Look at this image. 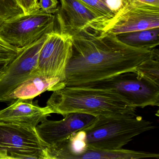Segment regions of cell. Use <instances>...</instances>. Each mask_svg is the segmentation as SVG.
<instances>
[{
  "mask_svg": "<svg viewBox=\"0 0 159 159\" xmlns=\"http://www.w3.org/2000/svg\"><path fill=\"white\" fill-rule=\"evenodd\" d=\"M152 50L128 46L110 32H83L72 37V52L66 70L65 87L97 81L134 71Z\"/></svg>",
  "mask_w": 159,
  "mask_h": 159,
  "instance_id": "1",
  "label": "cell"
},
{
  "mask_svg": "<svg viewBox=\"0 0 159 159\" xmlns=\"http://www.w3.org/2000/svg\"><path fill=\"white\" fill-rule=\"evenodd\" d=\"M152 122L136 114L98 116L95 121L84 130L65 139L61 145V158L87 147L103 150L118 149L135 137L152 130Z\"/></svg>",
  "mask_w": 159,
  "mask_h": 159,
  "instance_id": "2",
  "label": "cell"
},
{
  "mask_svg": "<svg viewBox=\"0 0 159 159\" xmlns=\"http://www.w3.org/2000/svg\"><path fill=\"white\" fill-rule=\"evenodd\" d=\"M53 92L46 106L64 117L72 112L95 116L135 114L136 108L108 91L65 87Z\"/></svg>",
  "mask_w": 159,
  "mask_h": 159,
  "instance_id": "3",
  "label": "cell"
},
{
  "mask_svg": "<svg viewBox=\"0 0 159 159\" xmlns=\"http://www.w3.org/2000/svg\"><path fill=\"white\" fill-rule=\"evenodd\" d=\"M71 87L108 91L120 96L135 108L159 107V86L128 71L101 80L77 84Z\"/></svg>",
  "mask_w": 159,
  "mask_h": 159,
  "instance_id": "4",
  "label": "cell"
},
{
  "mask_svg": "<svg viewBox=\"0 0 159 159\" xmlns=\"http://www.w3.org/2000/svg\"><path fill=\"white\" fill-rule=\"evenodd\" d=\"M55 16L41 9L24 14L3 25L0 39L17 48L26 47L55 31Z\"/></svg>",
  "mask_w": 159,
  "mask_h": 159,
  "instance_id": "5",
  "label": "cell"
},
{
  "mask_svg": "<svg viewBox=\"0 0 159 159\" xmlns=\"http://www.w3.org/2000/svg\"><path fill=\"white\" fill-rule=\"evenodd\" d=\"M47 146L36 128L0 121V159H43Z\"/></svg>",
  "mask_w": 159,
  "mask_h": 159,
  "instance_id": "6",
  "label": "cell"
},
{
  "mask_svg": "<svg viewBox=\"0 0 159 159\" xmlns=\"http://www.w3.org/2000/svg\"><path fill=\"white\" fill-rule=\"evenodd\" d=\"M115 15L104 25L102 32L118 35L159 27V7L138 2L120 0Z\"/></svg>",
  "mask_w": 159,
  "mask_h": 159,
  "instance_id": "7",
  "label": "cell"
},
{
  "mask_svg": "<svg viewBox=\"0 0 159 159\" xmlns=\"http://www.w3.org/2000/svg\"><path fill=\"white\" fill-rule=\"evenodd\" d=\"M48 35L21 48L17 56L8 64L6 71L0 78V102H6L7 97L14 90L38 72L40 52Z\"/></svg>",
  "mask_w": 159,
  "mask_h": 159,
  "instance_id": "8",
  "label": "cell"
},
{
  "mask_svg": "<svg viewBox=\"0 0 159 159\" xmlns=\"http://www.w3.org/2000/svg\"><path fill=\"white\" fill-rule=\"evenodd\" d=\"M71 52L72 37L55 30L48 34L42 47L38 71L44 76L59 78L64 85L66 68Z\"/></svg>",
  "mask_w": 159,
  "mask_h": 159,
  "instance_id": "9",
  "label": "cell"
},
{
  "mask_svg": "<svg viewBox=\"0 0 159 159\" xmlns=\"http://www.w3.org/2000/svg\"><path fill=\"white\" fill-rule=\"evenodd\" d=\"M61 6L56 12L60 34L72 37L83 32L99 33L100 17L80 0H60Z\"/></svg>",
  "mask_w": 159,
  "mask_h": 159,
  "instance_id": "10",
  "label": "cell"
},
{
  "mask_svg": "<svg viewBox=\"0 0 159 159\" xmlns=\"http://www.w3.org/2000/svg\"><path fill=\"white\" fill-rule=\"evenodd\" d=\"M58 121L44 120L36 127L40 138L47 146L69 137L92 125L98 116L81 112H72Z\"/></svg>",
  "mask_w": 159,
  "mask_h": 159,
  "instance_id": "11",
  "label": "cell"
},
{
  "mask_svg": "<svg viewBox=\"0 0 159 159\" xmlns=\"http://www.w3.org/2000/svg\"><path fill=\"white\" fill-rule=\"evenodd\" d=\"M34 98H18L6 108L0 110V121L36 128L54 113L49 107H40Z\"/></svg>",
  "mask_w": 159,
  "mask_h": 159,
  "instance_id": "12",
  "label": "cell"
},
{
  "mask_svg": "<svg viewBox=\"0 0 159 159\" xmlns=\"http://www.w3.org/2000/svg\"><path fill=\"white\" fill-rule=\"evenodd\" d=\"M63 86L59 78L44 76L38 71L14 90L8 96L6 102L18 98H34L46 91L54 92L63 88Z\"/></svg>",
  "mask_w": 159,
  "mask_h": 159,
  "instance_id": "13",
  "label": "cell"
},
{
  "mask_svg": "<svg viewBox=\"0 0 159 159\" xmlns=\"http://www.w3.org/2000/svg\"><path fill=\"white\" fill-rule=\"evenodd\" d=\"M159 158L158 153L153 152L136 151L123 148L103 150L85 147L70 153L67 159H139Z\"/></svg>",
  "mask_w": 159,
  "mask_h": 159,
  "instance_id": "14",
  "label": "cell"
},
{
  "mask_svg": "<svg viewBox=\"0 0 159 159\" xmlns=\"http://www.w3.org/2000/svg\"><path fill=\"white\" fill-rule=\"evenodd\" d=\"M159 27L137 30L116 35L118 39L128 46L152 50L159 44Z\"/></svg>",
  "mask_w": 159,
  "mask_h": 159,
  "instance_id": "15",
  "label": "cell"
},
{
  "mask_svg": "<svg viewBox=\"0 0 159 159\" xmlns=\"http://www.w3.org/2000/svg\"><path fill=\"white\" fill-rule=\"evenodd\" d=\"M138 75L159 86V52L153 49L149 58L140 63L134 70Z\"/></svg>",
  "mask_w": 159,
  "mask_h": 159,
  "instance_id": "16",
  "label": "cell"
},
{
  "mask_svg": "<svg viewBox=\"0 0 159 159\" xmlns=\"http://www.w3.org/2000/svg\"><path fill=\"white\" fill-rule=\"evenodd\" d=\"M24 14L16 0H0V28L5 23Z\"/></svg>",
  "mask_w": 159,
  "mask_h": 159,
  "instance_id": "17",
  "label": "cell"
},
{
  "mask_svg": "<svg viewBox=\"0 0 159 159\" xmlns=\"http://www.w3.org/2000/svg\"><path fill=\"white\" fill-rule=\"evenodd\" d=\"M89 9L93 11L98 16L101 21V30L104 25L111 19L116 13L117 11L112 10L111 7L104 4L100 0H80Z\"/></svg>",
  "mask_w": 159,
  "mask_h": 159,
  "instance_id": "18",
  "label": "cell"
},
{
  "mask_svg": "<svg viewBox=\"0 0 159 159\" xmlns=\"http://www.w3.org/2000/svg\"><path fill=\"white\" fill-rule=\"evenodd\" d=\"M21 48H16L0 39V65H8L19 53Z\"/></svg>",
  "mask_w": 159,
  "mask_h": 159,
  "instance_id": "19",
  "label": "cell"
},
{
  "mask_svg": "<svg viewBox=\"0 0 159 159\" xmlns=\"http://www.w3.org/2000/svg\"><path fill=\"white\" fill-rule=\"evenodd\" d=\"M57 0H39L40 8L44 12L49 14H55L58 10Z\"/></svg>",
  "mask_w": 159,
  "mask_h": 159,
  "instance_id": "20",
  "label": "cell"
},
{
  "mask_svg": "<svg viewBox=\"0 0 159 159\" xmlns=\"http://www.w3.org/2000/svg\"><path fill=\"white\" fill-rule=\"evenodd\" d=\"M25 14H28L39 10V0H16Z\"/></svg>",
  "mask_w": 159,
  "mask_h": 159,
  "instance_id": "21",
  "label": "cell"
},
{
  "mask_svg": "<svg viewBox=\"0 0 159 159\" xmlns=\"http://www.w3.org/2000/svg\"><path fill=\"white\" fill-rule=\"evenodd\" d=\"M131 2H138L142 3H147L150 5L159 7V0H128Z\"/></svg>",
  "mask_w": 159,
  "mask_h": 159,
  "instance_id": "22",
  "label": "cell"
},
{
  "mask_svg": "<svg viewBox=\"0 0 159 159\" xmlns=\"http://www.w3.org/2000/svg\"><path fill=\"white\" fill-rule=\"evenodd\" d=\"M100 1L103 2L104 4L107 5L109 7H111L112 10H114V11H117V10H115L114 9V6L112 4L113 1H115V0H100Z\"/></svg>",
  "mask_w": 159,
  "mask_h": 159,
  "instance_id": "23",
  "label": "cell"
},
{
  "mask_svg": "<svg viewBox=\"0 0 159 159\" xmlns=\"http://www.w3.org/2000/svg\"><path fill=\"white\" fill-rule=\"evenodd\" d=\"M8 65H0V78L4 74L6 71Z\"/></svg>",
  "mask_w": 159,
  "mask_h": 159,
  "instance_id": "24",
  "label": "cell"
}]
</instances>
